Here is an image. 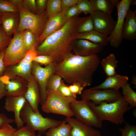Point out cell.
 <instances>
[{
	"instance_id": "cell-33",
	"label": "cell",
	"mask_w": 136,
	"mask_h": 136,
	"mask_svg": "<svg viewBox=\"0 0 136 136\" xmlns=\"http://www.w3.org/2000/svg\"><path fill=\"white\" fill-rule=\"evenodd\" d=\"M12 38L6 34L1 25L0 26V53L5 50Z\"/></svg>"
},
{
	"instance_id": "cell-18",
	"label": "cell",
	"mask_w": 136,
	"mask_h": 136,
	"mask_svg": "<svg viewBox=\"0 0 136 136\" xmlns=\"http://www.w3.org/2000/svg\"><path fill=\"white\" fill-rule=\"evenodd\" d=\"M27 82V89L24 96L33 111L40 113L38 106L40 103V99L38 84L32 75Z\"/></svg>"
},
{
	"instance_id": "cell-37",
	"label": "cell",
	"mask_w": 136,
	"mask_h": 136,
	"mask_svg": "<svg viewBox=\"0 0 136 136\" xmlns=\"http://www.w3.org/2000/svg\"><path fill=\"white\" fill-rule=\"evenodd\" d=\"M58 91L63 96L69 97H73L76 98V95L74 94L71 91L69 85H66L62 79L58 90Z\"/></svg>"
},
{
	"instance_id": "cell-50",
	"label": "cell",
	"mask_w": 136,
	"mask_h": 136,
	"mask_svg": "<svg viewBox=\"0 0 136 136\" xmlns=\"http://www.w3.org/2000/svg\"><path fill=\"white\" fill-rule=\"evenodd\" d=\"M136 4V1L135 0H132L131 3V5H135Z\"/></svg>"
},
{
	"instance_id": "cell-26",
	"label": "cell",
	"mask_w": 136,
	"mask_h": 136,
	"mask_svg": "<svg viewBox=\"0 0 136 136\" xmlns=\"http://www.w3.org/2000/svg\"><path fill=\"white\" fill-rule=\"evenodd\" d=\"M71 125L64 120L60 125L50 128L45 132L46 136H71Z\"/></svg>"
},
{
	"instance_id": "cell-17",
	"label": "cell",
	"mask_w": 136,
	"mask_h": 136,
	"mask_svg": "<svg viewBox=\"0 0 136 136\" xmlns=\"http://www.w3.org/2000/svg\"><path fill=\"white\" fill-rule=\"evenodd\" d=\"M64 120L72 126L71 136H101L100 132L92 126L71 117H66Z\"/></svg>"
},
{
	"instance_id": "cell-9",
	"label": "cell",
	"mask_w": 136,
	"mask_h": 136,
	"mask_svg": "<svg viewBox=\"0 0 136 136\" xmlns=\"http://www.w3.org/2000/svg\"><path fill=\"white\" fill-rule=\"evenodd\" d=\"M57 64L53 62L44 67L33 61L31 74L38 84L40 93V104L42 105L45 102L47 96V85L50 77L55 73Z\"/></svg>"
},
{
	"instance_id": "cell-53",
	"label": "cell",
	"mask_w": 136,
	"mask_h": 136,
	"mask_svg": "<svg viewBox=\"0 0 136 136\" xmlns=\"http://www.w3.org/2000/svg\"><path fill=\"white\" fill-rule=\"evenodd\" d=\"M1 14H2V13H0V16L1 15Z\"/></svg>"
},
{
	"instance_id": "cell-19",
	"label": "cell",
	"mask_w": 136,
	"mask_h": 136,
	"mask_svg": "<svg viewBox=\"0 0 136 136\" xmlns=\"http://www.w3.org/2000/svg\"><path fill=\"white\" fill-rule=\"evenodd\" d=\"M6 96H24L26 90L28 82L25 79L16 76L4 83Z\"/></svg>"
},
{
	"instance_id": "cell-31",
	"label": "cell",
	"mask_w": 136,
	"mask_h": 136,
	"mask_svg": "<svg viewBox=\"0 0 136 136\" xmlns=\"http://www.w3.org/2000/svg\"><path fill=\"white\" fill-rule=\"evenodd\" d=\"M94 30L93 22L90 15L82 17L81 21L78 28L77 33H81Z\"/></svg>"
},
{
	"instance_id": "cell-5",
	"label": "cell",
	"mask_w": 136,
	"mask_h": 136,
	"mask_svg": "<svg viewBox=\"0 0 136 136\" xmlns=\"http://www.w3.org/2000/svg\"><path fill=\"white\" fill-rule=\"evenodd\" d=\"M76 98L65 97L58 91L47 90L45 100L42 105L44 112L64 116L66 117L74 116L70 105Z\"/></svg>"
},
{
	"instance_id": "cell-36",
	"label": "cell",
	"mask_w": 136,
	"mask_h": 136,
	"mask_svg": "<svg viewBox=\"0 0 136 136\" xmlns=\"http://www.w3.org/2000/svg\"><path fill=\"white\" fill-rule=\"evenodd\" d=\"M22 8L33 14H37V10L36 0H23Z\"/></svg>"
},
{
	"instance_id": "cell-24",
	"label": "cell",
	"mask_w": 136,
	"mask_h": 136,
	"mask_svg": "<svg viewBox=\"0 0 136 136\" xmlns=\"http://www.w3.org/2000/svg\"><path fill=\"white\" fill-rule=\"evenodd\" d=\"M93 11H98L111 14L117 4L118 0H90Z\"/></svg>"
},
{
	"instance_id": "cell-8",
	"label": "cell",
	"mask_w": 136,
	"mask_h": 136,
	"mask_svg": "<svg viewBox=\"0 0 136 136\" xmlns=\"http://www.w3.org/2000/svg\"><path fill=\"white\" fill-rule=\"evenodd\" d=\"M27 51L23 42L22 31L16 32L4 51V60L6 67L19 63Z\"/></svg>"
},
{
	"instance_id": "cell-43",
	"label": "cell",
	"mask_w": 136,
	"mask_h": 136,
	"mask_svg": "<svg viewBox=\"0 0 136 136\" xmlns=\"http://www.w3.org/2000/svg\"><path fill=\"white\" fill-rule=\"evenodd\" d=\"M80 0H61L62 11H65L72 6L76 5Z\"/></svg>"
},
{
	"instance_id": "cell-10",
	"label": "cell",
	"mask_w": 136,
	"mask_h": 136,
	"mask_svg": "<svg viewBox=\"0 0 136 136\" xmlns=\"http://www.w3.org/2000/svg\"><path fill=\"white\" fill-rule=\"evenodd\" d=\"M37 55L36 50L28 51L24 57L19 63L6 67L3 75L7 76L10 79L17 76L27 81L31 76L32 62Z\"/></svg>"
},
{
	"instance_id": "cell-39",
	"label": "cell",
	"mask_w": 136,
	"mask_h": 136,
	"mask_svg": "<svg viewBox=\"0 0 136 136\" xmlns=\"http://www.w3.org/2000/svg\"><path fill=\"white\" fill-rule=\"evenodd\" d=\"M13 136H36V134L35 131L30 130L25 126L17 130Z\"/></svg>"
},
{
	"instance_id": "cell-21",
	"label": "cell",
	"mask_w": 136,
	"mask_h": 136,
	"mask_svg": "<svg viewBox=\"0 0 136 136\" xmlns=\"http://www.w3.org/2000/svg\"><path fill=\"white\" fill-rule=\"evenodd\" d=\"M1 25L6 34L11 37L16 32L19 23V12L6 13L0 16Z\"/></svg>"
},
{
	"instance_id": "cell-29",
	"label": "cell",
	"mask_w": 136,
	"mask_h": 136,
	"mask_svg": "<svg viewBox=\"0 0 136 136\" xmlns=\"http://www.w3.org/2000/svg\"><path fill=\"white\" fill-rule=\"evenodd\" d=\"M46 14L48 18L62 11L61 0H48L47 4Z\"/></svg>"
},
{
	"instance_id": "cell-48",
	"label": "cell",
	"mask_w": 136,
	"mask_h": 136,
	"mask_svg": "<svg viewBox=\"0 0 136 136\" xmlns=\"http://www.w3.org/2000/svg\"><path fill=\"white\" fill-rule=\"evenodd\" d=\"M9 1L18 9L22 7V5L23 0H8Z\"/></svg>"
},
{
	"instance_id": "cell-11",
	"label": "cell",
	"mask_w": 136,
	"mask_h": 136,
	"mask_svg": "<svg viewBox=\"0 0 136 136\" xmlns=\"http://www.w3.org/2000/svg\"><path fill=\"white\" fill-rule=\"evenodd\" d=\"M132 0H122L116 5L117 18L114 28L108 37L109 43L112 47L118 48L123 39L122 31L127 12L129 9Z\"/></svg>"
},
{
	"instance_id": "cell-7",
	"label": "cell",
	"mask_w": 136,
	"mask_h": 136,
	"mask_svg": "<svg viewBox=\"0 0 136 136\" xmlns=\"http://www.w3.org/2000/svg\"><path fill=\"white\" fill-rule=\"evenodd\" d=\"M70 106L75 118L87 124L96 128L102 127L103 124L89 105L88 101L82 99L74 100Z\"/></svg>"
},
{
	"instance_id": "cell-4",
	"label": "cell",
	"mask_w": 136,
	"mask_h": 136,
	"mask_svg": "<svg viewBox=\"0 0 136 136\" xmlns=\"http://www.w3.org/2000/svg\"><path fill=\"white\" fill-rule=\"evenodd\" d=\"M20 116L29 129L34 131H38L41 134L50 128L60 125L62 122V121L45 117L40 113L35 112L27 101L21 111Z\"/></svg>"
},
{
	"instance_id": "cell-45",
	"label": "cell",
	"mask_w": 136,
	"mask_h": 136,
	"mask_svg": "<svg viewBox=\"0 0 136 136\" xmlns=\"http://www.w3.org/2000/svg\"><path fill=\"white\" fill-rule=\"evenodd\" d=\"M14 122V119L9 118L4 113H0V127L7 124H10Z\"/></svg>"
},
{
	"instance_id": "cell-20",
	"label": "cell",
	"mask_w": 136,
	"mask_h": 136,
	"mask_svg": "<svg viewBox=\"0 0 136 136\" xmlns=\"http://www.w3.org/2000/svg\"><path fill=\"white\" fill-rule=\"evenodd\" d=\"M123 39L133 41L136 39V10H128L122 31Z\"/></svg>"
},
{
	"instance_id": "cell-34",
	"label": "cell",
	"mask_w": 136,
	"mask_h": 136,
	"mask_svg": "<svg viewBox=\"0 0 136 136\" xmlns=\"http://www.w3.org/2000/svg\"><path fill=\"white\" fill-rule=\"evenodd\" d=\"M76 5L81 13L90 15L93 11L89 0H80Z\"/></svg>"
},
{
	"instance_id": "cell-14",
	"label": "cell",
	"mask_w": 136,
	"mask_h": 136,
	"mask_svg": "<svg viewBox=\"0 0 136 136\" xmlns=\"http://www.w3.org/2000/svg\"><path fill=\"white\" fill-rule=\"evenodd\" d=\"M27 101L23 96H6L4 107L8 112H13L14 115V122L17 129L24 126V123L20 116L21 111Z\"/></svg>"
},
{
	"instance_id": "cell-30",
	"label": "cell",
	"mask_w": 136,
	"mask_h": 136,
	"mask_svg": "<svg viewBox=\"0 0 136 136\" xmlns=\"http://www.w3.org/2000/svg\"><path fill=\"white\" fill-rule=\"evenodd\" d=\"M59 75L54 73L49 78L47 85V90L58 91L62 80Z\"/></svg>"
},
{
	"instance_id": "cell-13",
	"label": "cell",
	"mask_w": 136,
	"mask_h": 136,
	"mask_svg": "<svg viewBox=\"0 0 136 136\" xmlns=\"http://www.w3.org/2000/svg\"><path fill=\"white\" fill-rule=\"evenodd\" d=\"M90 15L93 22L94 30L105 37H107L113 31L116 21L111 14L96 11H93Z\"/></svg>"
},
{
	"instance_id": "cell-49",
	"label": "cell",
	"mask_w": 136,
	"mask_h": 136,
	"mask_svg": "<svg viewBox=\"0 0 136 136\" xmlns=\"http://www.w3.org/2000/svg\"><path fill=\"white\" fill-rule=\"evenodd\" d=\"M132 83L133 84L135 85H136V77L135 76H133L132 78Z\"/></svg>"
},
{
	"instance_id": "cell-41",
	"label": "cell",
	"mask_w": 136,
	"mask_h": 136,
	"mask_svg": "<svg viewBox=\"0 0 136 136\" xmlns=\"http://www.w3.org/2000/svg\"><path fill=\"white\" fill-rule=\"evenodd\" d=\"M65 15L68 20L73 17L78 16L81 13L78 9L76 5L70 7L65 11Z\"/></svg>"
},
{
	"instance_id": "cell-2",
	"label": "cell",
	"mask_w": 136,
	"mask_h": 136,
	"mask_svg": "<svg viewBox=\"0 0 136 136\" xmlns=\"http://www.w3.org/2000/svg\"><path fill=\"white\" fill-rule=\"evenodd\" d=\"M100 62L96 54L83 57L72 53L56 64L55 73L67 83H77L84 87L91 84Z\"/></svg>"
},
{
	"instance_id": "cell-42",
	"label": "cell",
	"mask_w": 136,
	"mask_h": 136,
	"mask_svg": "<svg viewBox=\"0 0 136 136\" xmlns=\"http://www.w3.org/2000/svg\"><path fill=\"white\" fill-rule=\"evenodd\" d=\"M47 1V0H36L37 14L40 15L45 11V10L46 8Z\"/></svg>"
},
{
	"instance_id": "cell-47",
	"label": "cell",
	"mask_w": 136,
	"mask_h": 136,
	"mask_svg": "<svg viewBox=\"0 0 136 136\" xmlns=\"http://www.w3.org/2000/svg\"><path fill=\"white\" fill-rule=\"evenodd\" d=\"M6 95L5 84L0 80V100L4 96H6Z\"/></svg>"
},
{
	"instance_id": "cell-3",
	"label": "cell",
	"mask_w": 136,
	"mask_h": 136,
	"mask_svg": "<svg viewBox=\"0 0 136 136\" xmlns=\"http://www.w3.org/2000/svg\"><path fill=\"white\" fill-rule=\"evenodd\" d=\"M88 103L101 121L107 120L116 125L125 122L124 114L130 108L129 105L122 97L114 102H104L95 105L90 101Z\"/></svg>"
},
{
	"instance_id": "cell-6",
	"label": "cell",
	"mask_w": 136,
	"mask_h": 136,
	"mask_svg": "<svg viewBox=\"0 0 136 136\" xmlns=\"http://www.w3.org/2000/svg\"><path fill=\"white\" fill-rule=\"evenodd\" d=\"M18 10L20 19L16 32L29 30L39 39L44 29L47 20L45 11L38 15L31 13L22 7Z\"/></svg>"
},
{
	"instance_id": "cell-46",
	"label": "cell",
	"mask_w": 136,
	"mask_h": 136,
	"mask_svg": "<svg viewBox=\"0 0 136 136\" xmlns=\"http://www.w3.org/2000/svg\"><path fill=\"white\" fill-rule=\"evenodd\" d=\"M4 51L0 53V76L3 75L6 67L4 60Z\"/></svg>"
},
{
	"instance_id": "cell-28",
	"label": "cell",
	"mask_w": 136,
	"mask_h": 136,
	"mask_svg": "<svg viewBox=\"0 0 136 136\" xmlns=\"http://www.w3.org/2000/svg\"><path fill=\"white\" fill-rule=\"evenodd\" d=\"M122 95L128 104L130 108L136 107V92L131 88L128 82L122 88Z\"/></svg>"
},
{
	"instance_id": "cell-52",
	"label": "cell",
	"mask_w": 136,
	"mask_h": 136,
	"mask_svg": "<svg viewBox=\"0 0 136 136\" xmlns=\"http://www.w3.org/2000/svg\"><path fill=\"white\" fill-rule=\"evenodd\" d=\"M1 25V17L0 16V26Z\"/></svg>"
},
{
	"instance_id": "cell-32",
	"label": "cell",
	"mask_w": 136,
	"mask_h": 136,
	"mask_svg": "<svg viewBox=\"0 0 136 136\" xmlns=\"http://www.w3.org/2000/svg\"><path fill=\"white\" fill-rule=\"evenodd\" d=\"M19 12L18 8L8 0H0V13H1Z\"/></svg>"
},
{
	"instance_id": "cell-25",
	"label": "cell",
	"mask_w": 136,
	"mask_h": 136,
	"mask_svg": "<svg viewBox=\"0 0 136 136\" xmlns=\"http://www.w3.org/2000/svg\"><path fill=\"white\" fill-rule=\"evenodd\" d=\"M118 62L115 55L113 53L110 54L100 62L107 77L112 76L117 74L115 70L117 66Z\"/></svg>"
},
{
	"instance_id": "cell-16",
	"label": "cell",
	"mask_w": 136,
	"mask_h": 136,
	"mask_svg": "<svg viewBox=\"0 0 136 136\" xmlns=\"http://www.w3.org/2000/svg\"><path fill=\"white\" fill-rule=\"evenodd\" d=\"M65 11L47 18L44 29L38 39L39 46L48 36L61 28L67 20Z\"/></svg>"
},
{
	"instance_id": "cell-1",
	"label": "cell",
	"mask_w": 136,
	"mask_h": 136,
	"mask_svg": "<svg viewBox=\"0 0 136 136\" xmlns=\"http://www.w3.org/2000/svg\"><path fill=\"white\" fill-rule=\"evenodd\" d=\"M82 19L78 16L68 19L60 29L47 37L37 48V55L50 56L58 64L73 53V43Z\"/></svg>"
},
{
	"instance_id": "cell-15",
	"label": "cell",
	"mask_w": 136,
	"mask_h": 136,
	"mask_svg": "<svg viewBox=\"0 0 136 136\" xmlns=\"http://www.w3.org/2000/svg\"><path fill=\"white\" fill-rule=\"evenodd\" d=\"M103 47L100 44L87 40L77 39L74 41L72 51L76 55L87 56L100 52L103 50Z\"/></svg>"
},
{
	"instance_id": "cell-12",
	"label": "cell",
	"mask_w": 136,
	"mask_h": 136,
	"mask_svg": "<svg viewBox=\"0 0 136 136\" xmlns=\"http://www.w3.org/2000/svg\"><path fill=\"white\" fill-rule=\"evenodd\" d=\"M82 99L91 101L95 105L106 102L108 103L116 101L122 97L119 91L112 89H94L92 88L83 91Z\"/></svg>"
},
{
	"instance_id": "cell-38",
	"label": "cell",
	"mask_w": 136,
	"mask_h": 136,
	"mask_svg": "<svg viewBox=\"0 0 136 136\" xmlns=\"http://www.w3.org/2000/svg\"><path fill=\"white\" fill-rule=\"evenodd\" d=\"M17 129L10 124L0 127V136H13Z\"/></svg>"
},
{
	"instance_id": "cell-51",
	"label": "cell",
	"mask_w": 136,
	"mask_h": 136,
	"mask_svg": "<svg viewBox=\"0 0 136 136\" xmlns=\"http://www.w3.org/2000/svg\"><path fill=\"white\" fill-rule=\"evenodd\" d=\"M37 136H42L41 134H40V133H39V134H38Z\"/></svg>"
},
{
	"instance_id": "cell-27",
	"label": "cell",
	"mask_w": 136,
	"mask_h": 136,
	"mask_svg": "<svg viewBox=\"0 0 136 136\" xmlns=\"http://www.w3.org/2000/svg\"><path fill=\"white\" fill-rule=\"evenodd\" d=\"M22 38L25 48L29 50H36L39 46L38 39L30 30L26 29L22 31Z\"/></svg>"
},
{
	"instance_id": "cell-44",
	"label": "cell",
	"mask_w": 136,
	"mask_h": 136,
	"mask_svg": "<svg viewBox=\"0 0 136 136\" xmlns=\"http://www.w3.org/2000/svg\"><path fill=\"white\" fill-rule=\"evenodd\" d=\"M71 92L74 94L77 95H81L84 89V87L80 84L75 83L69 86Z\"/></svg>"
},
{
	"instance_id": "cell-22",
	"label": "cell",
	"mask_w": 136,
	"mask_h": 136,
	"mask_svg": "<svg viewBox=\"0 0 136 136\" xmlns=\"http://www.w3.org/2000/svg\"><path fill=\"white\" fill-rule=\"evenodd\" d=\"M128 80L127 76L117 74L112 76L107 77L102 83L91 88L94 89H112L119 91L120 88L127 82Z\"/></svg>"
},
{
	"instance_id": "cell-23",
	"label": "cell",
	"mask_w": 136,
	"mask_h": 136,
	"mask_svg": "<svg viewBox=\"0 0 136 136\" xmlns=\"http://www.w3.org/2000/svg\"><path fill=\"white\" fill-rule=\"evenodd\" d=\"M75 39L87 40L103 46H107L109 43L108 37L104 36L94 30L82 33H77Z\"/></svg>"
},
{
	"instance_id": "cell-35",
	"label": "cell",
	"mask_w": 136,
	"mask_h": 136,
	"mask_svg": "<svg viewBox=\"0 0 136 136\" xmlns=\"http://www.w3.org/2000/svg\"><path fill=\"white\" fill-rule=\"evenodd\" d=\"M121 136H136V126L127 124L123 128H120Z\"/></svg>"
},
{
	"instance_id": "cell-40",
	"label": "cell",
	"mask_w": 136,
	"mask_h": 136,
	"mask_svg": "<svg viewBox=\"0 0 136 136\" xmlns=\"http://www.w3.org/2000/svg\"><path fill=\"white\" fill-rule=\"evenodd\" d=\"M33 61L37 62L41 65H44L46 66L53 62V60L52 57L50 56L42 55L36 56Z\"/></svg>"
}]
</instances>
